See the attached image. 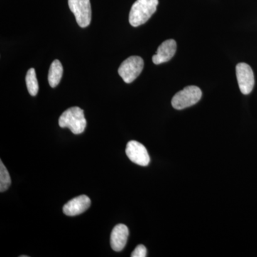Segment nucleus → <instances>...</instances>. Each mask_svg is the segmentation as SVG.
Listing matches in <instances>:
<instances>
[{
	"label": "nucleus",
	"instance_id": "nucleus-1",
	"mask_svg": "<svg viewBox=\"0 0 257 257\" xmlns=\"http://www.w3.org/2000/svg\"><path fill=\"white\" fill-rule=\"evenodd\" d=\"M159 0H137L130 10L128 21L135 28L146 23L156 12Z\"/></svg>",
	"mask_w": 257,
	"mask_h": 257
},
{
	"label": "nucleus",
	"instance_id": "nucleus-2",
	"mask_svg": "<svg viewBox=\"0 0 257 257\" xmlns=\"http://www.w3.org/2000/svg\"><path fill=\"white\" fill-rule=\"evenodd\" d=\"M59 125L60 127L69 128L74 135H80L87 126L84 111L78 106L69 108L60 116Z\"/></svg>",
	"mask_w": 257,
	"mask_h": 257
},
{
	"label": "nucleus",
	"instance_id": "nucleus-3",
	"mask_svg": "<svg viewBox=\"0 0 257 257\" xmlns=\"http://www.w3.org/2000/svg\"><path fill=\"white\" fill-rule=\"evenodd\" d=\"M202 90L196 86H188L179 91L172 99V105L177 110L194 105L202 98Z\"/></svg>",
	"mask_w": 257,
	"mask_h": 257
},
{
	"label": "nucleus",
	"instance_id": "nucleus-4",
	"mask_svg": "<svg viewBox=\"0 0 257 257\" xmlns=\"http://www.w3.org/2000/svg\"><path fill=\"white\" fill-rule=\"evenodd\" d=\"M144 60L139 56L128 57L121 64L118 73L126 84L134 82L143 72Z\"/></svg>",
	"mask_w": 257,
	"mask_h": 257
},
{
	"label": "nucleus",
	"instance_id": "nucleus-5",
	"mask_svg": "<svg viewBox=\"0 0 257 257\" xmlns=\"http://www.w3.org/2000/svg\"><path fill=\"white\" fill-rule=\"evenodd\" d=\"M69 9L80 28H87L92 20L90 0H68Z\"/></svg>",
	"mask_w": 257,
	"mask_h": 257
},
{
	"label": "nucleus",
	"instance_id": "nucleus-6",
	"mask_svg": "<svg viewBox=\"0 0 257 257\" xmlns=\"http://www.w3.org/2000/svg\"><path fill=\"white\" fill-rule=\"evenodd\" d=\"M236 74L241 92L243 94H250L255 83L252 69L247 64L239 63L236 67Z\"/></svg>",
	"mask_w": 257,
	"mask_h": 257
},
{
	"label": "nucleus",
	"instance_id": "nucleus-7",
	"mask_svg": "<svg viewBox=\"0 0 257 257\" xmlns=\"http://www.w3.org/2000/svg\"><path fill=\"white\" fill-rule=\"evenodd\" d=\"M126 155L132 162L137 165L146 167L150 164V157L147 149L138 142H128L126 147Z\"/></svg>",
	"mask_w": 257,
	"mask_h": 257
},
{
	"label": "nucleus",
	"instance_id": "nucleus-8",
	"mask_svg": "<svg viewBox=\"0 0 257 257\" xmlns=\"http://www.w3.org/2000/svg\"><path fill=\"white\" fill-rule=\"evenodd\" d=\"M90 205L91 200L87 196H79L64 204L63 212L67 216L79 215L87 211Z\"/></svg>",
	"mask_w": 257,
	"mask_h": 257
},
{
	"label": "nucleus",
	"instance_id": "nucleus-9",
	"mask_svg": "<svg viewBox=\"0 0 257 257\" xmlns=\"http://www.w3.org/2000/svg\"><path fill=\"white\" fill-rule=\"evenodd\" d=\"M177 50V42L174 40H168L162 42L158 47L156 55L152 57L155 64H160L170 61L175 56Z\"/></svg>",
	"mask_w": 257,
	"mask_h": 257
},
{
	"label": "nucleus",
	"instance_id": "nucleus-10",
	"mask_svg": "<svg viewBox=\"0 0 257 257\" xmlns=\"http://www.w3.org/2000/svg\"><path fill=\"white\" fill-rule=\"evenodd\" d=\"M128 229L126 225H116L111 231L110 237L111 247L115 251H121L126 246L128 237Z\"/></svg>",
	"mask_w": 257,
	"mask_h": 257
},
{
	"label": "nucleus",
	"instance_id": "nucleus-11",
	"mask_svg": "<svg viewBox=\"0 0 257 257\" xmlns=\"http://www.w3.org/2000/svg\"><path fill=\"white\" fill-rule=\"evenodd\" d=\"M63 74V67L60 61L55 60L52 62L49 70L48 82L51 87L55 88L60 84Z\"/></svg>",
	"mask_w": 257,
	"mask_h": 257
},
{
	"label": "nucleus",
	"instance_id": "nucleus-12",
	"mask_svg": "<svg viewBox=\"0 0 257 257\" xmlns=\"http://www.w3.org/2000/svg\"><path fill=\"white\" fill-rule=\"evenodd\" d=\"M25 80H26L27 87L30 95L36 96L39 91V84L35 69H29Z\"/></svg>",
	"mask_w": 257,
	"mask_h": 257
},
{
	"label": "nucleus",
	"instance_id": "nucleus-13",
	"mask_svg": "<svg viewBox=\"0 0 257 257\" xmlns=\"http://www.w3.org/2000/svg\"><path fill=\"white\" fill-rule=\"evenodd\" d=\"M11 185V178L9 172L7 170L6 167L0 161V192H4L8 190Z\"/></svg>",
	"mask_w": 257,
	"mask_h": 257
},
{
	"label": "nucleus",
	"instance_id": "nucleus-14",
	"mask_svg": "<svg viewBox=\"0 0 257 257\" xmlns=\"http://www.w3.org/2000/svg\"><path fill=\"white\" fill-rule=\"evenodd\" d=\"M147 248L143 244L138 245L133 252L132 253V257H146L147 256Z\"/></svg>",
	"mask_w": 257,
	"mask_h": 257
}]
</instances>
